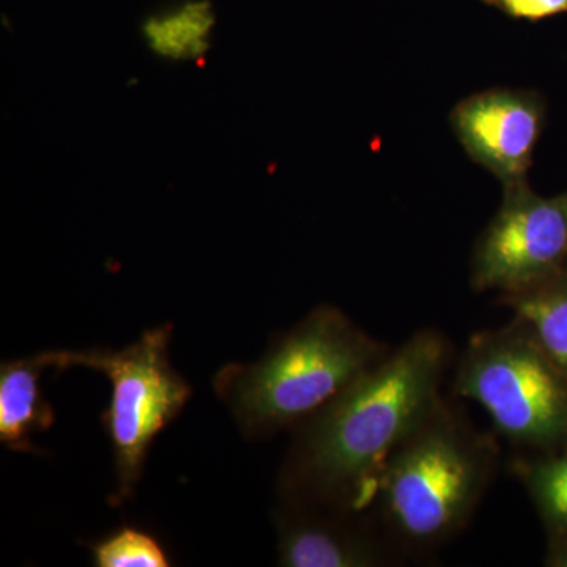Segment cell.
Segmentation results:
<instances>
[{"mask_svg":"<svg viewBox=\"0 0 567 567\" xmlns=\"http://www.w3.org/2000/svg\"><path fill=\"white\" fill-rule=\"evenodd\" d=\"M544 565L548 567H567V539L548 540Z\"/></svg>","mask_w":567,"mask_h":567,"instance_id":"obj_15","label":"cell"},{"mask_svg":"<svg viewBox=\"0 0 567 567\" xmlns=\"http://www.w3.org/2000/svg\"><path fill=\"white\" fill-rule=\"evenodd\" d=\"M511 470L532 499L548 540L567 539V446L539 456H516Z\"/></svg>","mask_w":567,"mask_h":567,"instance_id":"obj_12","label":"cell"},{"mask_svg":"<svg viewBox=\"0 0 567 567\" xmlns=\"http://www.w3.org/2000/svg\"><path fill=\"white\" fill-rule=\"evenodd\" d=\"M544 122L540 96L517 89L473 93L450 114L451 128L466 155L503 186L528 181Z\"/></svg>","mask_w":567,"mask_h":567,"instance_id":"obj_7","label":"cell"},{"mask_svg":"<svg viewBox=\"0 0 567 567\" xmlns=\"http://www.w3.org/2000/svg\"><path fill=\"white\" fill-rule=\"evenodd\" d=\"M47 369L43 353L0 365V442L7 450L37 453L33 436L54 424V409L40 385Z\"/></svg>","mask_w":567,"mask_h":567,"instance_id":"obj_9","label":"cell"},{"mask_svg":"<svg viewBox=\"0 0 567 567\" xmlns=\"http://www.w3.org/2000/svg\"><path fill=\"white\" fill-rule=\"evenodd\" d=\"M567 271V193L540 196L527 182L503 186V199L470 260L476 292H525Z\"/></svg>","mask_w":567,"mask_h":567,"instance_id":"obj_6","label":"cell"},{"mask_svg":"<svg viewBox=\"0 0 567 567\" xmlns=\"http://www.w3.org/2000/svg\"><path fill=\"white\" fill-rule=\"evenodd\" d=\"M274 520L279 566L391 567L406 561L371 513L281 502Z\"/></svg>","mask_w":567,"mask_h":567,"instance_id":"obj_8","label":"cell"},{"mask_svg":"<svg viewBox=\"0 0 567 567\" xmlns=\"http://www.w3.org/2000/svg\"><path fill=\"white\" fill-rule=\"evenodd\" d=\"M454 372V394L476 402L517 456L567 446V379L517 317L472 334Z\"/></svg>","mask_w":567,"mask_h":567,"instance_id":"obj_4","label":"cell"},{"mask_svg":"<svg viewBox=\"0 0 567 567\" xmlns=\"http://www.w3.org/2000/svg\"><path fill=\"white\" fill-rule=\"evenodd\" d=\"M499 305L527 324L567 379V271L525 292L499 295Z\"/></svg>","mask_w":567,"mask_h":567,"instance_id":"obj_11","label":"cell"},{"mask_svg":"<svg viewBox=\"0 0 567 567\" xmlns=\"http://www.w3.org/2000/svg\"><path fill=\"white\" fill-rule=\"evenodd\" d=\"M390 347L336 306H319L259 361L230 363L213 388L248 439L293 431L379 363Z\"/></svg>","mask_w":567,"mask_h":567,"instance_id":"obj_3","label":"cell"},{"mask_svg":"<svg viewBox=\"0 0 567 567\" xmlns=\"http://www.w3.org/2000/svg\"><path fill=\"white\" fill-rule=\"evenodd\" d=\"M499 456L495 436L443 398L388 461L371 514L406 561L434 555L472 522Z\"/></svg>","mask_w":567,"mask_h":567,"instance_id":"obj_2","label":"cell"},{"mask_svg":"<svg viewBox=\"0 0 567 567\" xmlns=\"http://www.w3.org/2000/svg\"><path fill=\"white\" fill-rule=\"evenodd\" d=\"M96 567H167L166 548L144 529L122 527L96 543L85 544Z\"/></svg>","mask_w":567,"mask_h":567,"instance_id":"obj_13","label":"cell"},{"mask_svg":"<svg viewBox=\"0 0 567 567\" xmlns=\"http://www.w3.org/2000/svg\"><path fill=\"white\" fill-rule=\"evenodd\" d=\"M453 352L442 331H416L295 427L279 473L281 502L371 513L388 461L445 398Z\"/></svg>","mask_w":567,"mask_h":567,"instance_id":"obj_1","label":"cell"},{"mask_svg":"<svg viewBox=\"0 0 567 567\" xmlns=\"http://www.w3.org/2000/svg\"><path fill=\"white\" fill-rule=\"evenodd\" d=\"M216 14L210 0H186L152 14L141 33L148 51L164 62H199L210 52Z\"/></svg>","mask_w":567,"mask_h":567,"instance_id":"obj_10","label":"cell"},{"mask_svg":"<svg viewBox=\"0 0 567 567\" xmlns=\"http://www.w3.org/2000/svg\"><path fill=\"white\" fill-rule=\"evenodd\" d=\"M174 327L145 331L134 344L121 350H48V368L66 371L85 368L110 379L111 404L103 413V425L114 453L115 491L112 506L132 498L140 484L156 435L167 427L192 399L189 383L171 363Z\"/></svg>","mask_w":567,"mask_h":567,"instance_id":"obj_5","label":"cell"},{"mask_svg":"<svg viewBox=\"0 0 567 567\" xmlns=\"http://www.w3.org/2000/svg\"><path fill=\"white\" fill-rule=\"evenodd\" d=\"M513 20L537 22L567 13V0H481Z\"/></svg>","mask_w":567,"mask_h":567,"instance_id":"obj_14","label":"cell"}]
</instances>
